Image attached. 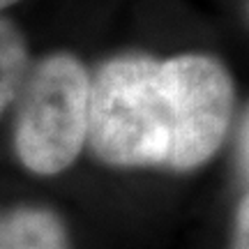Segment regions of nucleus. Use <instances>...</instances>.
<instances>
[{
    "label": "nucleus",
    "instance_id": "obj_1",
    "mask_svg": "<svg viewBox=\"0 0 249 249\" xmlns=\"http://www.w3.org/2000/svg\"><path fill=\"white\" fill-rule=\"evenodd\" d=\"M238 90L210 53H120L90 74V152L116 169L194 171L224 145Z\"/></svg>",
    "mask_w": 249,
    "mask_h": 249
},
{
    "label": "nucleus",
    "instance_id": "obj_2",
    "mask_svg": "<svg viewBox=\"0 0 249 249\" xmlns=\"http://www.w3.org/2000/svg\"><path fill=\"white\" fill-rule=\"evenodd\" d=\"M14 107L18 161L35 176H58L88 141L90 70L70 51L46 53L30 65Z\"/></svg>",
    "mask_w": 249,
    "mask_h": 249
},
{
    "label": "nucleus",
    "instance_id": "obj_3",
    "mask_svg": "<svg viewBox=\"0 0 249 249\" xmlns=\"http://www.w3.org/2000/svg\"><path fill=\"white\" fill-rule=\"evenodd\" d=\"M0 249H71L60 214L42 205L0 210Z\"/></svg>",
    "mask_w": 249,
    "mask_h": 249
},
{
    "label": "nucleus",
    "instance_id": "obj_4",
    "mask_svg": "<svg viewBox=\"0 0 249 249\" xmlns=\"http://www.w3.org/2000/svg\"><path fill=\"white\" fill-rule=\"evenodd\" d=\"M30 65L26 35L12 18L0 14V116L14 104Z\"/></svg>",
    "mask_w": 249,
    "mask_h": 249
},
{
    "label": "nucleus",
    "instance_id": "obj_5",
    "mask_svg": "<svg viewBox=\"0 0 249 249\" xmlns=\"http://www.w3.org/2000/svg\"><path fill=\"white\" fill-rule=\"evenodd\" d=\"M231 249H249V196L245 194L235 208V226H233Z\"/></svg>",
    "mask_w": 249,
    "mask_h": 249
},
{
    "label": "nucleus",
    "instance_id": "obj_6",
    "mask_svg": "<svg viewBox=\"0 0 249 249\" xmlns=\"http://www.w3.org/2000/svg\"><path fill=\"white\" fill-rule=\"evenodd\" d=\"M247 108L242 111V120H240V129H238V166H240L242 180L247 182V139H249V129H247Z\"/></svg>",
    "mask_w": 249,
    "mask_h": 249
},
{
    "label": "nucleus",
    "instance_id": "obj_7",
    "mask_svg": "<svg viewBox=\"0 0 249 249\" xmlns=\"http://www.w3.org/2000/svg\"><path fill=\"white\" fill-rule=\"evenodd\" d=\"M17 2H21V0H0V12H2V9H7V7H12V5H17Z\"/></svg>",
    "mask_w": 249,
    "mask_h": 249
}]
</instances>
